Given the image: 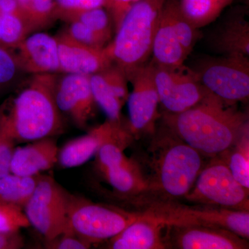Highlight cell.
Masks as SVG:
<instances>
[{"label": "cell", "instance_id": "40", "mask_svg": "<svg viewBox=\"0 0 249 249\" xmlns=\"http://www.w3.org/2000/svg\"><path fill=\"white\" fill-rule=\"evenodd\" d=\"M0 28H1V16H0Z\"/></svg>", "mask_w": 249, "mask_h": 249}, {"label": "cell", "instance_id": "27", "mask_svg": "<svg viewBox=\"0 0 249 249\" xmlns=\"http://www.w3.org/2000/svg\"><path fill=\"white\" fill-rule=\"evenodd\" d=\"M31 31L24 18L16 15L1 16L0 45L11 51L22 42Z\"/></svg>", "mask_w": 249, "mask_h": 249}, {"label": "cell", "instance_id": "17", "mask_svg": "<svg viewBox=\"0 0 249 249\" xmlns=\"http://www.w3.org/2000/svg\"><path fill=\"white\" fill-rule=\"evenodd\" d=\"M121 123L106 121L88 134L67 142L58 150V163L64 168L80 166L97 153L105 142L126 135Z\"/></svg>", "mask_w": 249, "mask_h": 249}, {"label": "cell", "instance_id": "23", "mask_svg": "<svg viewBox=\"0 0 249 249\" xmlns=\"http://www.w3.org/2000/svg\"><path fill=\"white\" fill-rule=\"evenodd\" d=\"M219 155L227 162L235 179L249 191V123L235 143Z\"/></svg>", "mask_w": 249, "mask_h": 249}, {"label": "cell", "instance_id": "10", "mask_svg": "<svg viewBox=\"0 0 249 249\" xmlns=\"http://www.w3.org/2000/svg\"><path fill=\"white\" fill-rule=\"evenodd\" d=\"M70 197L53 178L39 175L35 190L23 209L30 225L45 241L68 230Z\"/></svg>", "mask_w": 249, "mask_h": 249}, {"label": "cell", "instance_id": "9", "mask_svg": "<svg viewBox=\"0 0 249 249\" xmlns=\"http://www.w3.org/2000/svg\"><path fill=\"white\" fill-rule=\"evenodd\" d=\"M210 92L230 104L248 100L249 59L242 55L204 57L191 67Z\"/></svg>", "mask_w": 249, "mask_h": 249}, {"label": "cell", "instance_id": "24", "mask_svg": "<svg viewBox=\"0 0 249 249\" xmlns=\"http://www.w3.org/2000/svg\"><path fill=\"white\" fill-rule=\"evenodd\" d=\"M39 175L25 177L9 173L0 178V203L24 208L35 190Z\"/></svg>", "mask_w": 249, "mask_h": 249}, {"label": "cell", "instance_id": "15", "mask_svg": "<svg viewBox=\"0 0 249 249\" xmlns=\"http://www.w3.org/2000/svg\"><path fill=\"white\" fill-rule=\"evenodd\" d=\"M60 72L91 76L114 65L107 47L96 48L72 39L65 31L55 36Z\"/></svg>", "mask_w": 249, "mask_h": 249}, {"label": "cell", "instance_id": "21", "mask_svg": "<svg viewBox=\"0 0 249 249\" xmlns=\"http://www.w3.org/2000/svg\"><path fill=\"white\" fill-rule=\"evenodd\" d=\"M100 171L114 191L123 196H141L146 188L142 170L133 160H131L125 164Z\"/></svg>", "mask_w": 249, "mask_h": 249}, {"label": "cell", "instance_id": "34", "mask_svg": "<svg viewBox=\"0 0 249 249\" xmlns=\"http://www.w3.org/2000/svg\"><path fill=\"white\" fill-rule=\"evenodd\" d=\"M139 0H106L104 8L108 12L112 21L115 31L120 26L124 16L132 5Z\"/></svg>", "mask_w": 249, "mask_h": 249}, {"label": "cell", "instance_id": "39", "mask_svg": "<svg viewBox=\"0 0 249 249\" xmlns=\"http://www.w3.org/2000/svg\"><path fill=\"white\" fill-rule=\"evenodd\" d=\"M17 1L18 4H19V8H20L21 11H22L23 17H24L27 24H29V23H28V15H29V9H30L32 0H17Z\"/></svg>", "mask_w": 249, "mask_h": 249}, {"label": "cell", "instance_id": "25", "mask_svg": "<svg viewBox=\"0 0 249 249\" xmlns=\"http://www.w3.org/2000/svg\"><path fill=\"white\" fill-rule=\"evenodd\" d=\"M232 0H180L183 16L196 29L215 20Z\"/></svg>", "mask_w": 249, "mask_h": 249}, {"label": "cell", "instance_id": "3", "mask_svg": "<svg viewBox=\"0 0 249 249\" xmlns=\"http://www.w3.org/2000/svg\"><path fill=\"white\" fill-rule=\"evenodd\" d=\"M150 147V173L145 177L146 188L139 201L148 196L154 197L147 201L184 198L204 166V155L178 138L165 124Z\"/></svg>", "mask_w": 249, "mask_h": 249}, {"label": "cell", "instance_id": "19", "mask_svg": "<svg viewBox=\"0 0 249 249\" xmlns=\"http://www.w3.org/2000/svg\"><path fill=\"white\" fill-rule=\"evenodd\" d=\"M58 148L53 137H46L15 148L10 172L19 176L34 177L58 163Z\"/></svg>", "mask_w": 249, "mask_h": 249}, {"label": "cell", "instance_id": "14", "mask_svg": "<svg viewBox=\"0 0 249 249\" xmlns=\"http://www.w3.org/2000/svg\"><path fill=\"white\" fill-rule=\"evenodd\" d=\"M55 102L60 109L80 128L86 127L94 114L95 102L90 76L67 73L57 80Z\"/></svg>", "mask_w": 249, "mask_h": 249}, {"label": "cell", "instance_id": "2", "mask_svg": "<svg viewBox=\"0 0 249 249\" xmlns=\"http://www.w3.org/2000/svg\"><path fill=\"white\" fill-rule=\"evenodd\" d=\"M55 73L34 74L27 85L0 109V132L16 143L53 137L63 129L55 102Z\"/></svg>", "mask_w": 249, "mask_h": 249}, {"label": "cell", "instance_id": "30", "mask_svg": "<svg viewBox=\"0 0 249 249\" xmlns=\"http://www.w3.org/2000/svg\"><path fill=\"white\" fill-rule=\"evenodd\" d=\"M30 226L23 208L0 203L1 233L19 231L21 229Z\"/></svg>", "mask_w": 249, "mask_h": 249}, {"label": "cell", "instance_id": "11", "mask_svg": "<svg viewBox=\"0 0 249 249\" xmlns=\"http://www.w3.org/2000/svg\"><path fill=\"white\" fill-rule=\"evenodd\" d=\"M154 65V77L160 104L170 114L193 107L210 94L191 67Z\"/></svg>", "mask_w": 249, "mask_h": 249}, {"label": "cell", "instance_id": "31", "mask_svg": "<svg viewBox=\"0 0 249 249\" xmlns=\"http://www.w3.org/2000/svg\"><path fill=\"white\" fill-rule=\"evenodd\" d=\"M65 32L76 42L96 48H104L109 43L106 39L78 21L69 22Z\"/></svg>", "mask_w": 249, "mask_h": 249}, {"label": "cell", "instance_id": "1", "mask_svg": "<svg viewBox=\"0 0 249 249\" xmlns=\"http://www.w3.org/2000/svg\"><path fill=\"white\" fill-rule=\"evenodd\" d=\"M163 121L178 138L211 157L230 148L249 123L248 113L239 110L235 104L228 103L212 93L182 112H165Z\"/></svg>", "mask_w": 249, "mask_h": 249}, {"label": "cell", "instance_id": "26", "mask_svg": "<svg viewBox=\"0 0 249 249\" xmlns=\"http://www.w3.org/2000/svg\"><path fill=\"white\" fill-rule=\"evenodd\" d=\"M90 84L95 102L106 113L108 120L121 123V109L124 103L107 84L101 72L90 76Z\"/></svg>", "mask_w": 249, "mask_h": 249}, {"label": "cell", "instance_id": "5", "mask_svg": "<svg viewBox=\"0 0 249 249\" xmlns=\"http://www.w3.org/2000/svg\"><path fill=\"white\" fill-rule=\"evenodd\" d=\"M142 213L165 226H204L220 228L249 240V212L209 205H185L175 201L142 203Z\"/></svg>", "mask_w": 249, "mask_h": 249}, {"label": "cell", "instance_id": "35", "mask_svg": "<svg viewBox=\"0 0 249 249\" xmlns=\"http://www.w3.org/2000/svg\"><path fill=\"white\" fill-rule=\"evenodd\" d=\"M16 142L0 132V178L11 173L10 164Z\"/></svg>", "mask_w": 249, "mask_h": 249}, {"label": "cell", "instance_id": "37", "mask_svg": "<svg viewBox=\"0 0 249 249\" xmlns=\"http://www.w3.org/2000/svg\"><path fill=\"white\" fill-rule=\"evenodd\" d=\"M24 247V239L19 231L0 232V249H19Z\"/></svg>", "mask_w": 249, "mask_h": 249}, {"label": "cell", "instance_id": "7", "mask_svg": "<svg viewBox=\"0 0 249 249\" xmlns=\"http://www.w3.org/2000/svg\"><path fill=\"white\" fill-rule=\"evenodd\" d=\"M199 37L180 9L178 0H165L152 45V63L160 66L184 64Z\"/></svg>", "mask_w": 249, "mask_h": 249}, {"label": "cell", "instance_id": "33", "mask_svg": "<svg viewBox=\"0 0 249 249\" xmlns=\"http://www.w3.org/2000/svg\"><path fill=\"white\" fill-rule=\"evenodd\" d=\"M19 70L12 53L0 45V88L13 81Z\"/></svg>", "mask_w": 249, "mask_h": 249}, {"label": "cell", "instance_id": "16", "mask_svg": "<svg viewBox=\"0 0 249 249\" xmlns=\"http://www.w3.org/2000/svg\"><path fill=\"white\" fill-rule=\"evenodd\" d=\"M10 52L19 70L34 75L60 72L56 39L46 33L28 36Z\"/></svg>", "mask_w": 249, "mask_h": 249}, {"label": "cell", "instance_id": "20", "mask_svg": "<svg viewBox=\"0 0 249 249\" xmlns=\"http://www.w3.org/2000/svg\"><path fill=\"white\" fill-rule=\"evenodd\" d=\"M210 48L220 55L249 56V22L242 11L229 15L207 39Z\"/></svg>", "mask_w": 249, "mask_h": 249}, {"label": "cell", "instance_id": "12", "mask_svg": "<svg viewBox=\"0 0 249 249\" xmlns=\"http://www.w3.org/2000/svg\"><path fill=\"white\" fill-rule=\"evenodd\" d=\"M127 80L132 84V91L127 101L129 130L134 135L154 133L160 101L154 77L153 63L148 61L139 67Z\"/></svg>", "mask_w": 249, "mask_h": 249}, {"label": "cell", "instance_id": "8", "mask_svg": "<svg viewBox=\"0 0 249 249\" xmlns=\"http://www.w3.org/2000/svg\"><path fill=\"white\" fill-rule=\"evenodd\" d=\"M141 215V212H129L71 196L69 230L92 245L115 237Z\"/></svg>", "mask_w": 249, "mask_h": 249}, {"label": "cell", "instance_id": "36", "mask_svg": "<svg viewBox=\"0 0 249 249\" xmlns=\"http://www.w3.org/2000/svg\"><path fill=\"white\" fill-rule=\"evenodd\" d=\"M58 7L63 9H89L104 7L106 0H55Z\"/></svg>", "mask_w": 249, "mask_h": 249}, {"label": "cell", "instance_id": "22", "mask_svg": "<svg viewBox=\"0 0 249 249\" xmlns=\"http://www.w3.org/2000/svg\"><path fill=\"white\" fill-rule=\"evenodd\" d=\"M57 19L67 22L78 21L109 42L111 38L112 21L104 7L89 9H63L58 7Z\"/></svg>", "mask_w": 249, "mask_h": 249}, {"label": "cell", "instance_id": "28", "mask_svg": "<svg viewBox=\"0 0 249 249\" xmlns=\"http://www.w3.org/2000/svg\"><path fill=\"white\" fill-rule=\"evenodd\" d=\"M129 135L123 136L105 142L96 154L97 166L100 170L128 163L130 159L124 154V149L129 142Z\"/></svg>", "mask_w": 249, "mask_h": 249}, {"label": "cell", "instance_id": "38", "mask_svg": "<svg viewBox=\"0 0 249 249\" xmlns=\"http://www.w3.org/2000/svg\"><path fill=\"white\" fill-rule=\"evenodd\" d=\"M2 15H16L24 18L17 0H0V16Z\"/></svg>", "mask_w": 249, "mask_h": 249}, {"label": "cell", "instance_id": "18", "mask_svg": "<svg viewBox=\"0 0 249 249\" xmlns=\"http://www.w3.org/2000/svg\"><path fill=\"white\" fill-rule=\"evenodd\" d=\"M142 215L110 239L112 249H165L166 226L160 220L142 213Z\"/></svg>", "mask_w": 249, "mask_h": 249}, {"label": "cell", "instance_id": "32", "mask_svg": "<svg viewBox=\"0 0 249 249\" xmlns=\"http://www.w3.org/2000/svg\"><path fill=\"white\" fill-rule=\"evenodd\" d=\"M91 244L68 230L52 240L46 241L45 248L52 249H88Z\"/></svg>", "mask_w": 249, "mask_h": 249}, {"label": "cell", "instance_id": "4", "mask_svg": "<svg viewBox=\"0 0 249 249\" xmlns=\"http://www.w3.org/2000/svg\"><path fill=\"white\" fill-rule=\"evenodd\" d=\"M165 0H139L124 16L116 36L106 47L113 63L127 78L148 62Z\"/></svg>", "mask_w": 249, "mask_h": 249}, {"label": "cell", "instance_id": "29", "mask_svg": "<svg viewBox=\"0 0 249 249\" xmlns=\"http://www.w3.org/2000/svg\"><path fill=\"white\" fill-rule=\"evenodd\" d=\"M57 9L55 0H32L28 15L31 31L47 27L57 19Z\"/></svg>", "mask_w": 249, "mask_h": 249}, {"label": "cell", "instance_id": "13", "mask_svg": "<svg viewBox=\"0 0 249 249\" xmlns=\"http://www.w3.org/2000/svg\"><path fill=\"white\" fill-rule=\"evenodd\" d=\"M167 249H248V240L220 228L166 226Z\"/></svg>", "mask_w": 249, "mask_h": 249}, {"label": "cell", "instance_id": "6", "mask_svg": "<svg viewBox=\"0 0 249 249\" xmlns=\"http://www.w3.org/2000/svg\"><path fill=\"white\" fill-rule=\"evenodd\" d=\"M249 190L234 178L225 160L217 155L204 165L184 199L194 204L249 211Z\"/></svg>", "mask_w": 249, "mask_h": 249}]
</instances>
